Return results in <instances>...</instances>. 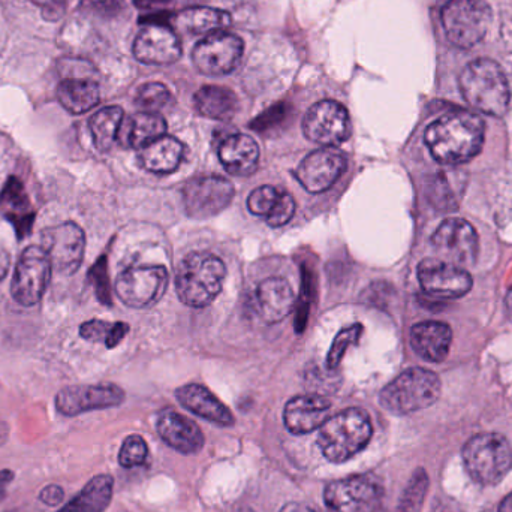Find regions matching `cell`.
Returning <instances> with one entry per match:
<instances>
[{"label":"cell","mask_w":512,"mask_h":512,"mask_svg":"<svg viewBox=\"0 0 512 512\" xmlns=\"http://www.w3.org/2000/svg\"><path fill=\"white\" fill-rule=\"evenodd\" d=\"M41 243L51 267L57 273L71 276L80 268L86 251V236L74 222H65L42 231Z\"/></svg>","instance_id":"13"},{"label":"cell","mask_w":512,"mask_h":512,"mask_svg":"<svg viewBox=\"0 0 512 512\" xmlns=\"http://www.w3.org/2000/svg\"><path fill=\"white\" fill-rule=\"evenodd\" d=\"M453 331L450 325L439 321L415 324L411 330V345L414 351L430 363H441L450 354Z\"/></svg>","instance_id":"24"},{"label":"cell","mask_w":512,"mask_h":512,"mask_svg":"<svg viewBox=\"0 0 512 512\" xmlns=\"http://www.w3.org/2000/svg\"><path fill=\"white\" fill-rule=\"evenodd\" d=\"M219 159L225 170L233 176H251L258 167V144L249 135H231L222 141L219 147Z\"/></svg>","instance_id":"26"},{"label":"cell","mask_w":512,"mask_h":512,"mask_svg":"<svg viewBox=\"0 0 512 512\" xmlns=\"http://www.w3.org/2000/svg\"><path fill=\"white\" fill-rule=\"evenodd\" d=\"M35 5L42 6L45 17L56 20L65 11L66 0H32Z\"/></svg>","instance_id":"43"},{"label":"cell","mask_w":512,"mask_h":512,"mask_svg":"<svg viewBox=\"0 0 512 512\" xmlns=\"http://www.w3.org/2000/svg\"><path fill=\"white\" fill-rule=\"evenodd\" d=\"M384 501V486L375 475H354L328 484L324 493L328 512H378Z\"/></svg>","instance_id":"8"},{"label":"cell","mask_w":512,"mask_h":512,"mask_svg":"<svg viewBox=\"0 0 512 512\" xmlns=\"http://www.w3.org/2000/svg\"><path fill=\"white\" fill-rule=\"evenodd\" d=\"M168 285V271L162 265H134L117 276L116 294L132 309H144L161 300Z\"/></svg>","instance_id":"10"},{"label":"cell","mask_w":512,"mask_h":512,"mask_svg":"<svg viewBox=\"0 0 512 512\" xmlns=\"http://www.w3.org/2000/svg\"><path fill=\"white\" fill-rule=\"evenodd\" d=\"M361 334H363V325L361 324L349 325V327H346L345 330H342L339 334H337L333 345H331L330 351H328V369L334 370L337 366H339L343 355H345L346 349H348L349 346L357 345Z\"/></svg>","instance_id":"36"},{"label":"cell","mask_w":512,"mask_h":512,"mask_svg":"<svg viewBox=\"0 0 512 512\" xmlns=\"http://www.w3.org/2000/svg\"><path fill=\"white\" fill-rule=\"evenodd\" d=\"M441 17L448 41L466 50L483 41L492 21V9L484 0H448Z\"/></svg>","instance_id":"7"},{"label":"cell","mask_w":512,"mask_h":512,"mask_svg":"<svg viewBox=\"0 0 512 512\" xmlns=\"http://www.w3.org/2000/svg\"><path fill=\"white\" fill-rule=\"evenodd\" d=\"M429 489V477L424 469H417L403 490L402 498L397 505V512H418L423 507Z\"/></svg>","instance_id":"34"},{"label":"cell","mask_w":512,"mask_h":512,"mask_svg":"<svg viewBox=\"0 0 512 512\" xmlns=\"http://www.w3.org/2000/svg\"><path fill=\"white\" fill-rule=\"evenodd\" d=\"M183 155L185 146L182 141L164 135L141 149L140 162L150 173L168 174L179 168Z\"/></svg>","instance_id":"28"},{"label":"cell","mask_w":512,"mask_h":512,"mask_svg":"<svg viewBox=\"0 0 512 512\" xmlns=\"http://www.w3.org/2000/svg\"><path fill=\"white\" fill-rule=\"evenodd\" d=\"M441 390V379L436 373L412 367L381 391L379 402L391 414L408 415L432 406L441 396Z\"/></svg>","instance_id":"5"},{"label":"cell","mask_w":512,"mask_h":512,"mask_svg":"<svg viewBox=\"0 0 512 512\" xmlns=\"http://www.w3.org/2000/svg\"><path fill=\"white\" fill-rule=\"evenodd\" d=\"M460 90L471 107L490 116L501 117L510 105V86L498 63L478 59L460 75Z\"/></svg>","instance_id":"4"},{"label":"cell","mask_w":512,"mask_h":512,"mask_svg":"<svg viewBox=\"0 0 512 512\" xmlns=\"http://www.w3.org/2000/svg\"><path fill=\"white\" fill-rule=\"evenodd\" d=\"M417 274L427 295L444 300L465 297L474 285L469 271L441 259H424L418 265Z\"/></svg>","instance_id":"15"},{"label":"cell","mask_w":512,"mask_h":512,"mask_svg":"<svg viewBox=\"0 0 512 512\" xmlns=\"http://www.w3.org/2000/svg\"><path fill=\"white\" fill-rule=\"evenodd\" d=\"M195 108L212 120H231L239 111V99L233 90L222 86H204L195 93Z\"/></svg>","instance_id":"29"},{"label":"cell","mask_w":512,"mask_h":512,"mask_svg":"<svg viewBox=\"0 0 512 512\" xmlns=\"http://www.w3.org/2000/svg\"><path fill=\"white\" fill-rule=\"evenodd\" d=\"M372 433V421L366 411L345 409L319 427L318 445L328 462L345 463L367 447Z\"/></svg>","instance_id":"2"},{"label":"cell","mask_w":512,"mask_h":512,"mask_svg":"<svg viewBox=\"0 0 512 512\" xmlns=\"http://www.w3.org/2000/svg\"><path fill=\"white\" fill-rule=\"evenodd\" d=\"M280 192H282L280 189L270 185L256 188L248 198L249 212H251L252 215L265 216V218H267L268 213L276 206Z\"/></svg>","instance_id":"38"},{"label":"cell","mask_w":512,"mask_h":512,"mask_svg":"<svg viewBox=\"0 0 512 512\" xmlns=\"http://www.w3.org/2000/svg\"><path fill=\"white\" fill-rule=\"evenodd\" d=\"M225 276L227 268L221 258L209 252H194L185 256L177 268V295L186 306H209L221 292Z\"/></svg>","instance_id":"3"},{"label":"cell","mask_w":512,"mask_h":512,"mask_svg":"<svg viewBox=\"0 0 512 512\" xmlns=\"http://www.w3.org/2000/svg\"><path fill=\"white\" fill-rule=\"evenodd\" d=\"M303 134L319 146L336 147L345 143L351 135L348 110L330 99L318 102L304 116Z\"/></svg>","instance_id":"12"},{"label":"cell","mask_w":512,"mask_h":512,"mask_svg":"<svg viewBox=\"0 0 512 512\" xmlns=\"http://www.w3.org/2000/svg\"><path fill=\"white\" fill-rule=\"evenodd\" d=\"M8 436H9L8 426H6V424L3 423L2 420H0V447H2L3 444H5L6 439H8Z\"/></svg>","instance_id":"48"},{"label":"cell","mask_w":512,"mask_h":512,"mask_svg":"<svg viewBox=\"0 0 512 512\" xmlns=\"http://www.w3.org/2000/svg\"><path fill=\"white\" fill-rule=\"evenodd\" d=\"M234 198L230 180L219 176L197 177L183 189L186 213L194 219H209L224 212Z\"/></svg>","instance_id":"14"},{"label":"cell","mask_w":512,"mask_h":512,"mask_svg":"<svg viewBox=\"0 0 512 512\" xmlns=\"http://www.w3.org/2000/svg\"><path fill=\"white\" fill-rule=\"evenodd\" d=\"M156 427L165 444L179 453L197 454L204 447V435L200 427L173 409H167L159 415Z\"/></svg>","instance_id":"22"},{"label":"cell","mask_w":512,"mask_h":512,"mask_svg":"<svg viewBox=\"0 0 512 512\" xmlns=\"http://www.w3.org/2000/svg\"><path fill=\"white\" fill-rule=\"evenodd\" d=\"M295 213V201L288 192L282 191L277 200L276 206L273 207L267 216V224L273 228L283 227L291 221Z\"/></svg>","instance_id":"39"},{"label":"cell","mask_w":512,"mask_h":512,"mask_svg":"<svg viewBox=\"0 0 512 512\" xmlns=\"http://www.w3.org/2000/svg\"><path fill=\"white\" fill-rule=\"evenodd\" d=\"M170 0H135V5L140 6V8H152L156 3H167Z\"/></svg>","instance_id":"47"},{"label":"cell","mask_w":512,"mask_h":512,"mask_svg":"<svg viewBox=\"0 0 512 512\" xmlns=\"http://www.w3.org/2000/svg\"><path fill=\"white\" fill-rule=\"evenodd\" d=\"M165 134H167V122L164 117L158 113L143 111L123 119L117 141L126 149L141 150L158 138L164 137Z\"/></svg>","instance_id":"25"},{"label":"cell","mask_w":512,"mask_h":512,"mask_svg":"<svg viewBox=\"0 0 512 512\" xmlns=\"http://www.w3.org/2000/svg\"><path fill=\"white\" fill-rule=\"evenodd\" d=\"M50 259L41 246H30L18 258L11 282V295L18 304L32 307L38 304L50 283Z\"/></svg>","instance_id":"9"},{"label":"cell","mask_w":512,"mask_h":512,"mask_svg":"<svg viewBox=\"0 0 512 512\" xmlns=\"http://www.w3.org/2000/svg\"><path fill=\"white\" fill-rule=\"evenodd\" d=\"M105 258L99 259L98 264L93 267L92 273H95V286L96 291H98L99 300L104 301V303H110V292H108V280L107 270L104 271L101 277L102 265H104Z\"/></svg>","instance_id":"41"},{"label":"cell","mask_w":512,"mask_h":512,"mask_svg":"<svg viewBox=\"0 0 512 512\" xmlns=\"http://www.w3.org/2000/svg\"><path fill=\"white\" fill-rule=\"evenodd\" d=\"M113 487L110 475H98L59 512H104L113 498Z\"/></svg>","instance_id":"31"},{"label":"cell","mask_w":512,"mask_h":512,"mask_svg":"<svg viewBox=\"0 0 512 512\" xmlns=\"http://www.w3.org/2000/svg\"><path fill=\"white\" fill-rule=\"evenodd\" d=\"M245 51L242 38L233 33L216 32L195 45L192 60L201 74L222 77L239 66Z\"/></svg>","instance_id":"11"},{"label":"cell","mask_w":512,"mask_h":512,"mask_svg":"<svg viewBox=\"0 0 512 512\" xmlns=\"http://www.w3.org/2000/svg\"><path fill=\"white\" fill-rule=\"evenodd\" d=\"M331 403L319 394H304L286 403L283 423L294 435H306L319 429L330 414Z\"/></svg>","instance_id":"20"},{"label":"cell","mask_w":512,"mask_h":512,"mask_svg":"<svg viewBox=\"0 0 512 512\" xmlns=\"http://www.w3.org/2000/svg\"><path fill=\"white\" fill-rule=\"evenodd\" d=\"M125 113L120 107H105L93 114L89 122L93 143L99 152H108L119 137Z\"/></svg>","instance_id":"32"},{"label":"cell","mask_w":512,"mask_h":512,"mask_svg":"<svg viewBox=\"0 0 512 512\" xmlns=\"http://www.w3.org/2000/svg\"><path fill=\"white\" fill-rule=\"evenodd\" d=\"M486 123L468 111L445 114L427 128L424 140L433 158L444 165H462L480 155Z\"/></svg>","instance_id":"1"},{"label":"cell","mask_w":512,"mask_h":512,"mask_svg":"<svg viewBox=\"0 0 512 512\" xmlns=\"http://www.w3.org/2000/svg\"><path fill=\"white\" fill-rule=\"evenodd\" d=\"M433 512H454V510L450 505L438 502V504L435 505V510H433Z\"/></svg>","instance_id":"50"},{"label":"cell","mask_w":512,"mask_h":512,"mask_svg":"<svg viewBox=\"0 0 512 512\" xmlns=\"http://www.w3.org/2000/svg\"><path fill=\"white\" fill-rule=\"evenodd\" d=\"M125 393L113 384L74 385L63 388L56 396V408L65 417L122 405Z\"/></svg>","instance_id":"17"},{"label":"cell","mask_w":512,"mask_h":512,"mask_svg":"<svg viewBox=\"0 0 512 512\" xmlns=\"http://www.w3.org/2000/svg\"><path fill=\"white\" fill-rule=\"evenodd\" d=\"M14 480V474L11 471H0V501L5 498L6 489Z\"/></svg>","instance_id":"44"},{"label":"cell","mask_w":512,"mask_h":512,"mask_svg":"<svg viewBox=\"0 0 512 512\" xmlns=\"http://www.w3.org/2000/svg\"><path fill=\"white\" fill-rule=\"evenodd\" d=\"M134 56L144 65H171L182 56V44L170 26L150 23L135 38Z\"/></svg>","instance_id":"19"},{"label":"cell","mask_w":512,"mask_h":512,"mask_svg":"<svg viewBox=\"0 0 512 512\" xmlns=\"http://www.w3.org/2000/svg\"><path fill=\"white\" fill-rule=\"evenodd\" d=\"M466 471L477 483L490 486L507 477L512 468V448L499 433H481L463 448Z\"/></svg>","instance_id":"6"},{"label":"cell","mask_w":512,"mask_h":512,"mask_svg":"<svg viewBox=\"0 0 512 512\" xmlns=\"http://www.w3.org/2000/svg\"><path fill=\"white\" fill-rule=\"evenodd\" d=\"M81 9L96 17L111 18L122 11L123 3L122 0H83Z\"/></svg>","instance_id":"40"},{"label":"cell","mask_w":512,"mask_h":512,"mask_svg":"<svg viewBox=\"0 0 512 512\" xmlns=\"http://www.w3.org/2000/svg\"><path fill=\"white\" fill-rule=\"evenodd\" d=\"M294 304V289L282 277H268L256 288V312L268 324H276L285 319L292 312Z\"/></svg>","instance_id":"21"},{"label":"cell","mask_w":512,"mask_h":512,"mask_svg":"<svg viewBox=\"0 0 512 512\" xmlns=\"http://www.w3.org/2000/svg\"><path fill=\"white\" fill-rule=\"evenodd\" d=\"M60 104L71 114H83L95 108L101 99L99 86L86 78H66L57 87Z\"/></svg>","instance_id":"30"},{"label":"cell","mask_w":512,"mask_h":512,"mask_svg":"<svg viewBox=\"0 0 512 512\" xmlns=\"http://www.w3.org/2000/svg\"><path fill=\"white\" fill-rule=\"evenodd\" d=\"M171 102V92L162 83H147L138 89L135 104L146 113H158Z\"/></svg>","instance_id":"35"},{"label":"cell","mask_w":512,"mask_h":512,"mask_svg":"<svg viewBox=\"0 0 512 512\" xmlns=\"http://www.w3.org/2000/svg\"><path fill=\"white\" fill-rule=\"evenodd\" d=\"M346 168L342 152L334 147H324L307 155L295 170V179L310 194H321L337 182Z\"/></svg>","instance_id":"18"},{"label":"cell","mask_w":512,"mask_h":512,"mask_svg":"<svg viewBox=\"0 0 512 512\" xmlns=\"http://www.w3.org/2000/svg\"><path fill=\"white\" fill-rule=\"evenodd\" d=\"M128 331L129 325L125 322H105L99 319L84 322L80 327L81 337L89 342H102L108 349L116 348Z\"/></svg>","instance_id":"33"},{"label":"cell","mask_w":512,"mask_h":512,"mask_svg":"<svg viewBox=\"0 0 512 512\" xmlns=\"http://www.w3.org/2000/svg\"><path fill=\"white\" fill-rule=\"evenodd\" d=\"M147 450L146 441L141 436L132 435L125 439L119 453V463L123 468H137L146 463Z\"/></svg>","instance_id":"37"},{"label":"cell","mask_w":512,"mask_h":512,"mask_svg":"<svg viewBox=\"0 0 512 512\" xmlns=\"http://www.w3.org/2000/svg\"><path fill=\"white\" fill-rule=\"evenodd\" d=\"M231 23H233V17L230 12L207 8V6L183 9L173 17V26L186 35H212V33L224 32Z\"/></svg>","instance_id":"27"},{"label":"cell","mask_w":512,"mask_h":512,"mask_svg":"<svg viewBox=\"0 0 512 512\" xmlns=\"http://www.w3.org/2000/svg\"><path fill=\"white\" fill-rule=\"evenodd\" d=\"M39 499L48 507H57L65 499V492H63L62 487L54 486L53 484V486H47L42 489Z\"/></svg>","instance_id":"42"},{"label":"cell","mask_w":512,"mask_h":512,"mask_svg":"<svg viewBox=\"0 0 512 512\" xmlns=\"http://www.w3.org/2000/svg\"><path fill=\"white\" fill-rule=\"evenodd\" d=\"M280 512H315L310 510L307 505L298 504V502H291V504L285 505Z\"/></svg>","instance_id":"46"},{"label":"cell","mask_w":512,"mask_h":512,"mask_svg":"<svg viewBox=\"0 0 512 512\" xmlns=\"http://www.w3.org/2000/svg\"><path fill=\"white\" fill-rule=\"evenodd\" d=\"M9 271V255L5 249L0 246V282L8 276Z\"/></svg>","instance_id":"45"},{"label":"cell","mask_w":512,"mask_h":512,"mask_svg":"<svg viewBox=\"0 0 512 512\" xmlns=\"http://www.w3.org/2000/svg\"><path fill=\"white\" fill-rule=\"evenodd\" d=\"M433 248L445 262L457 265L475 264L480 249L477 231L465 219L451 218L439 225L432 237Z\"/></svg>","instance_id":"16"},{"label":"cell","mask_w":512,"mask_h":512,"mask_svg":"<svg viewBox=\"0 0 512 512\" xmlns=\"http://www.w3.org/2000/svg\"><path fill=\"white\" fill-rule=\"evenodd\" d=\"M176 397L183 408L204 420L212 421L216 426L230 427L234 424L230 409L203 385H185L176 391Z\"/></svg>","instance_id":"23"},{"label":"cell","mask_w":512,"mask_h":512,"mask_svg":"<svg viewBox=\"0 0 512 512\" xmlns=\"http://www.w3.org/2000/svg\"><path fill=\"white\" fill-rule=\"evenodd\" d=\"M499 512H512V493L502 501L501 507H499Z\"/></svg>","instance_id":"49"}]
</instances>
